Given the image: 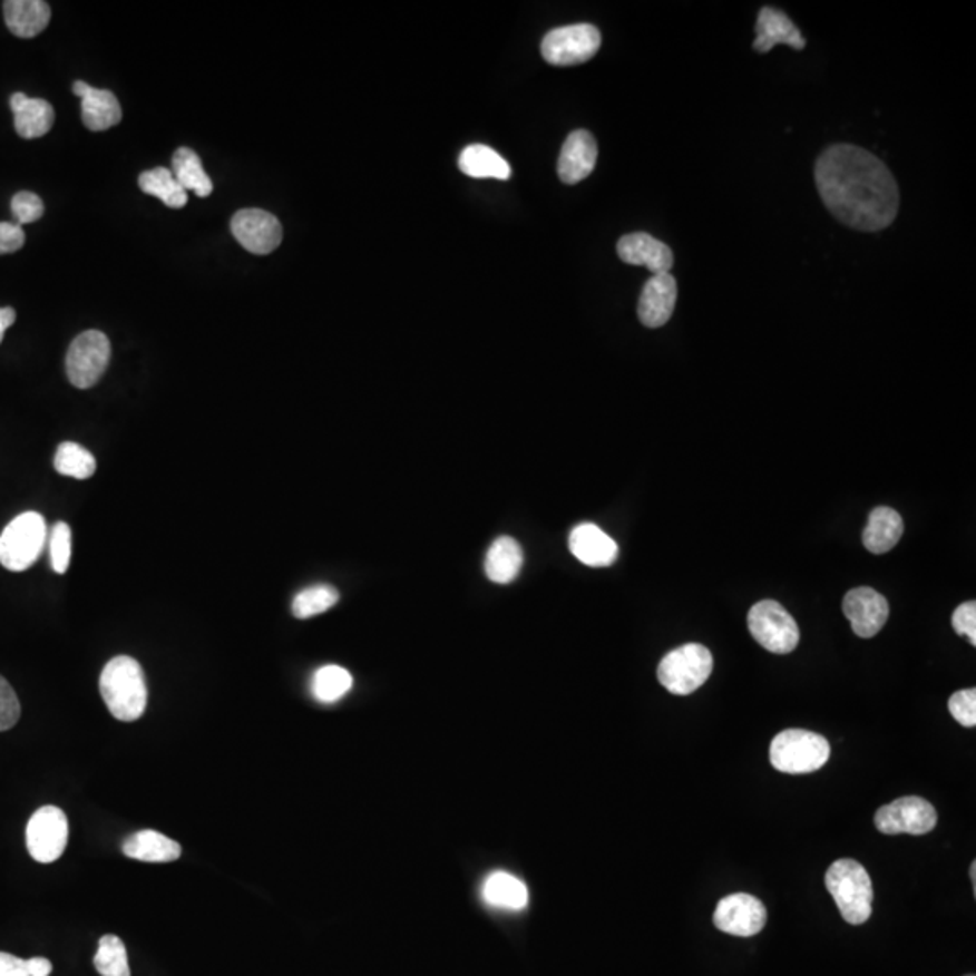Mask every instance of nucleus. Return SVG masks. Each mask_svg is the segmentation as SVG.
Returning <instances> with one entry per match:
<instances>
[{"mask_svg": "<svg viewBox=\"0 0 976 976\" xmlns=\"http://www.w3.org/2000/svg\"><path fill=\"white\" fill-rule=\"evenodd\" d=\"M816 185L828 211L853 231L879 232L899 212V187L876 154L832 145L816 163Z\"/></svg>", "mask_w": 976, "mask_h": 976, "instance_id": "nucleus-1", "label": "nucleus"}, {"mask_svg": "<svg viewBox=\"0 0 976 976\" xmlns=\"http://www.w3.org/2000/svg\"><path fill=\"white\" fill-rule=\"evenodd\" d=\"M100 693L116 720L136 722L149 700L144 667L133 656H115L101 671Z\"/></svg>", "mask_w": 976, "mask_h": 976, "instance_id": "nucleus-2", "label": "nucleus"}, {"mask_svg": "<svg viewBox=\"0 0 976 976\" xmlns=\"http://www.w3.org/2000/svg\"><path fill=\"white\" fill-rule=\"evenodd\" d=\"M824 885L832 895L842 919L852 926H861L871 917L873 886L861 862L839 859L828 868Z\"/></svg>", "mask_w": 976, "mask_h": 976, "instance_id": "nucleus-3", "label": "nucleus"}, {"mask_svg": "<svg viewBox=\"0 0 976 976\" xmlns=\"http://www.w3.org/2000/svg\"><path fill=\"white\" fill-rule=\"evenodd\" d=\"M772 767L785 774H810L827 765L830 743L827 738L803 729H787L772 740Z\"/></svg>", "mask_w": 976, "mask_h": 976, "instance_id": "nucleus-4", "label": "nucleus"}, {"mask_svg": "<svg viewBox=\"0 0 976 976\" xmlns=\"http://www.w3.org/2000/svg\"><path fill=\"white\" fill-rule=\"evenodd\" d=\"M48 536V525L39 513L14 517L0 536V565L10 572L31 568L42 554Z\"/></svg>", "mask_w": 976, "mask_h": 976, "instance_id": "nucleus-5", "label": "nucleus"}, {"mask_svg": "<svg viewBox=\"0 0 976 976\" xmlns=\"http://www.w3.org/2000/svg\"><path fill=\"white\" fill-rule=\"evenodd\" d=\"M713 673V655L702 644H685L670 651L658 665V682L670 693L687 696L700 690Z\"/></svg>", "mask_w": 976, "mask_h": 976, "instance_id": "nucleus-6", "label": "nucleus"}, {"mask_svg": "<svg viewBox=\"0 0 976 976\" xmlns=\"http://www.w3.org/2000/svg\"><path fill=\"white\" fill-rule=\"evenodd\" d=\"M746 621L754 641L775 655H789L800 644V627L794 617L775 601L754 604Z\"/></svg>", "mask_w": 976, "mask_h": 976, "instance_id": "nucleus-7", "label": "nucleus"}, {"mask_svg": "<svg viewBox=\"0 0 976 976\" xmlns=\"http://www.w3.org/2000/svg\"><path fill=\"white\" fill-rule=\"evenodd\" d=\"M601 43L603 37L595 26H563L546 33L541 42V55L550 66L569 68L592 60L601 49Z\"/></svg>", "mask_w": 976, "mask_h": 976, "instance_id": "nucleus-8", "label": "nucleus"}, {"mask_svg": "<svg viewBox=\"0 0 976 976\" xmlns=\"http://www.w3.org/2000/svg\"><path fill=\"white\" fill-rule=\"evenodd\" d=\"M69 841L68 816L62 809L46 804L31 816L26 827V847L35 861L49 865L62 857Z\"/></svg>", "mask_w": 976, "mask_h": 976, "instance_id": "nucleus-9", "label": "nucleus"}, {"mask_svg": "<svg viewBox=\"0 0 976 976\" xmlns=\"http://www.w3.org/2000/svg\"><path fill=\"white\" fill-rule=\"evenodd\" d=\"M110 360V342L98 330L84 331L72 340L66 357L69 382L78 389H89L106 373Z\"/></svg>", "mask_w": 976, "mask_h": 976, "instance_id": "nucleus-10", "label": "nucleus"}, {"mask_svg": "<svg viewBox=\"0 0 976 976\" xmlns=\"http://www.w3.org/2000/svg\"><path fill=\"white\" fill-rule=\"evenodd\" d=\"M937 819L934 804L917 796H908L877 810L876 827L886 836H897V833L924 836L937 827Z\"/></svg>", "mask_w": 976, "mask_h": 976, "instance_id": "nucleus-11", "label": "nucleus"}, {"mask_svg": "<svg viewBox=\"0 0 976 976\" xmlns=\"http://www.w3.org/2000/svg\"><path fill=\"white\" fill-rule=\"evenodd\" d=\"M713 923L723 934L754 937L765 928L767 908L754 895H728L714 909Z\"/></svg>", "mask_w": 976, "mask_h": 976, "instance_id": "nucleus-12", "label": "nucleus"}, {"mask_svg": "<svg viewBox=\"0 0 976 976\" xmlns=\"http://www.w3.org/2000/svg\"><path fill=\"white\" fill-rule=\"evenodd\" d=\"M232 234L243 248L255 255L272 254L283 241V225L261 208H244L232 217Z\"/></svg>", "mask_w": 976, "mask_h": 976, "instance_id": "nucleus-13", "label": "nucleus"}, {"mask_svg": "<svg viewBox=\"0 0 976 976\" xmlns=\"http://www.w3.org/2000/svg\"><path fill=\"white\" fill-rule=\"evenodd\" d=\"M842 612L852 624L857 637L871 638L881 632L888 621L890 606L876 589L856 588L845 595Z\"/></svg>", "mask_w": 976, "mask_h": 976, "instance_id": "nucleus-14", "label": "nucleus"}, {"mask_svg": "<svg viewBox=\"0 0 976 976\" xmlns=\"http://www.w3.org/2000/svg\"><path fill=\"white\" fill-rule=\"evenodd\" d=\"M679 286L671 273L651 275L638 299V319L646 328H662L675 312Z\"/></svg>", "mask_w": 976, "mask_h": 976, "instance_id": "nucleus-15", "label": "nucleus"}, {"mask_svg": "<svg viewBox=\"0 0 976 976\" xmlns=\"http://www.w3.org/2000/svg\"><path fill=\"white\" fill-rule=\"evenodd\" d=\"M617 254L626 264L650 270L651 275L670 273L675 263L670 246L644 232L621 237L617 243Z\"/></svg>", "mask_w": 976, "mask_h": 976, "instance_id": "nucleus-16", "label": "nucleus"}, {"mask_svg": "<svg viewBox=\"0 0 976 976\" xmlns=\"http://www.w3.org/2000/svg\"><path fill=\"white\" fill-rule=\"evenodd\" d=\"M597 141L588 130H574L566 138L557 162V174L566 185H577L594 173L597 163Z\"/></svg>", "mask_w": 976, "mask_h": 976, "instance_id": "nucleus-17", "label": "nucleus"}, {"mask_svg": "<svg viewBox=\"0 0 976 976\" xmlns=\"http://www.w3.org/2000/svg\"><path fill=\"white\" fill-rule=\"evenodd\" d=\"M568 545L575 559L592 568H606L618 557V545L615 539L594 523L577 525L569 534Z\"/></svg>", "mask_w": 976, "mask_h": 976, "instance_id": "nucleus-18", "label": "nucleus"}, {"mask_svg": "<svg viewBox=\"0 0 976 976\" xmlns=\"http://www.w3.org/2000/svg\"><path fill=\"white\" fill-rule=\"evenodd\" d=\"M72 92L81 100V120L87 129L100 133L120 124V101L113 92L96 89L81 80L75 81Z\"/></svg>", "mask_w": 976, "mask_h": 976, "instance_id": "nucleus-19", "label": "nucleus"}, {"mask_svg": "<svg viewBox=\"0 0 976 976\" xmlns=\"http://www.w3.org/2000/svg\"><path fill=\"white\" fill-rule=\"evenodd\" d=\"M775 43H787L790 48L804 49L803 35L794 22L783 11L774 8H761L757 22V40L754 49L758 53H769Z\"/></svg>", "mask_w": 976, "mask_h": 976, "instance_id": "nucleus-20", "label": "nucleus"}, {"mask_svg": "<svg viewBox=\"0 0 976 976\" xmlns=\"http://www.w3.org/2000/svg\"><path fill=\"white\" fill-rule=\"evenodd\" d=\"M10 106L14 116V130L20 138H40L48 135L53 127V106L42 98H29L25 92H14Z\"/></svg>", "mask_w": 976, "mask_h": 976, "instance_id": "nucleus-21", "label": "nucleus"}, {"mask_svg": "<svg viewBox=\"0 0 976 976\" xmlns=\"http://www.w3.org/2000/svg\"><path fill=\"white\" fill-rule=\"evenodd\" d=\"M4 19L14 37L33 39L48 28L51 8L43 0H8L4 2Z\"/></svg>", "mask_w": 976, "mask_h": 976, "instance_id": "nucleus-22", "label": "nucleus"}, {"mask_svg": "<svg viewBox=\"0 0 976 976\" xmlns=\"http://www.w3.org/2000/svg\"><path fill=\"white\" fill-rule=\"evenodd\" d=\"M905 531L902 517L895 513L894 508L879 507L871 510L867 530L862 534V545L871 554H886L895 548Z\"/></svg>", "mask_w": 976, "mask_h": 976, "instance_id": "nucleus-23", "label": "nucleus"}, {"mask_svg": "<svg viewBox=\"0 0 976 976\" xmlns=\"http://www.w3.org/2000/svg\"><path fill=\"white\" fill-rule=\"evenodd\" d=\"M124 853L144 862H173L182 857V845L156 830H139L124 842Z\"/></svg>", "mask_w": 976, "mask_h": 976, "instance_id": "nucleus-24", "label": "nucleus"}, {"mask_svg": "<svg viewBox=\"0 0 976 976\" xmlns=\"http://www.w3.org/2000/svg\"><path fill=\"white\" fill-rule=\"evenodd\" d=\"M523 566V550L513 537L502 536L488 548L485 574L496 584H510Z\"/></svg>", "mask_w": 976, "mask_h": 976, "instance_id": "nucleus-25", "label": "nucleus"}, {"mask_svg": "<svg viewBox=\"0 0 976 976\" xmlns=\"http://www.w3.org/2000/svg\"><path fill=\"white\" fill-rule=\"evenodd\" d=\"M484 899L494 908L519 909L527 908L528 888L513 873L507 871H494L487 877L484 885Z\"/></svg>", "mask_w": 976, "mask_h": 976, "instance_id": "nucleus-26", "label": "nucleus"}, {"mask_svg": "<svg viewBox=\"0 0 976 976\" xmlns=\"http://www.w3.org/2000/svg\"><path fill=\"white\" fill-rule=\"evenodd\" d=\"M458 165H460L461 173L476 177V179L494 177V179L505 182L513 174L507 159L499 156L496 150L490 149L487 145H470V147L463 149V153L460 154V159H458Z\"/></svg>", "mask_w": 976, "mask_h": 976, "instance_id": "nucleus-27", "label": "nucleus"}, {"mask_svg": "<svg viewBox=\"0 0 976 976\" xmlns=\"http://www.w3.org/2000/svg\"><path fill=\"white\" fill-rule=\"evenodd\" d=\"M173 174L185 191L196 192V196H211L214 191L212 179L203 168L202 158L187 147H182L174 154Z\"/></svg>", "mask_w": 976, "mask_h": 976, "instance_id": "nucleus-28", "label": "nucleus"}, {"mask_svg": "<svg viewBox=\"0 0 976 976\" xmlns=\"http://www.w3.org/2000/svg\"><path fill=\"white\" fill-rule=\"evenodd\" d=\"M139 188L149 194V196L158 197L165 205L170 208H183L187 205L188 194L185 188L177 183L173 170L165 167L153 168L145 170L138 179Z\"/></svg>", "mask_w": 976, "mask_h": 976, "instance_id": "nucleus-29", "label": "nucleus"}, {"mask_svg": "<svg viewBox=\"0 0 976 976\" xmlns=\"http://www.w3.org/2000/svg\"><path fill=\"white\" fill-rule=\"evenodd\" d=\"M351 687H353V676L340 665H324L313 675V696L322 704L339 702L350 693Z\"/></svg>", "mask_w": 976, "mask_h": 976, "instance_id": "nucleus-30", "label": "nucleus"}, {"mask_svg": "<svg viewBox=\"0 0 976 976\" xmlns=\"http://www.w3.org/2000/svg\"><path fill=\"white\" fill-rule=\"evenodd\" d=\"M55 469H57L58 475L69 476V478H91L96 472L95 456L86 447L78 446L75 441H64L58 446L57 455H55Z\"/></svg>", "mask_w": 976, "mask_h": 976, "instance_id": "nucleus-31", "label": "nucleus"}, {"mask_svg": "<svg viewBox=\"0 0 976 976\" xmlns=\"http://www.w3.org/2000/svg\"><path fill=\"white\" fill-rule=\"evenodd\" d=\"M92 963L101 976H130L127 948L124 940L116 935H104L100 938Z\"/></svg>", "mask_w": 976, "mask_h": 976, "instance_id": "nucleus-32", "label": "nucleus"}, {"mask_svg": "<svg viewBox=\"0 0 976 976\" xmlns=\"http://www.w3.org/2000/svg\"><path fill=\"white\" fill-rule=\"evenodd\" d=\"M339 592L333 586L328 584L312 586L302 589L301 594L293 598L292 612L297 618H312L333 608L339 603Z\"/></svg>", "mask_w": 976, "mask_h": 976, "instance_id": "nucleus-33", "label": "nucleus"}, {"mask_svg": "<svg viewBox=\"0 0 976 976\" xmlns=\"http://www.w3.org/2000/svg\"><path fill=\"white\" fill-rule=\"evenodd\" d=\"M49 556L57 574H66L71 563L72 536L68 523H57L49 531Z\"/></svg>", "mask_w": 976, "mask_h": 976, "instance_id": "nucleus-34", "label": "nucleus"}, {"mask_svg": "<svg viewBox=\"0 0 976 976\" xmlns=\"http://www.w3.org/2000/svg\"><path fill=\"white\" fill-rule=\"evenodd\" d=\"M11 214L19 225H29L43 216V203L33 192H19L11 199Z\"/></svg>", "mask_w": 976, "mask_h": 976, "instance_id": "nucleus-35", "label": "nucleus"}, {"mask_svg": "<svg viewBox=\"0 0 976 976\" xmlns=\"http://www.w3.org/2000/svg\"><path fill=\"white\" fill-rule=\"evenodd\" d=\"M949 713L964 728L976 725V691L963 690L951 694L949 699Z\"/></svg>", "mask_w": 976, "mask_h": 976, "instance_id": "nucleus-36", "label": "nucleus"}, {"mask_svg": "<svg viewBox=\"0 0 976 976\" xmlns=\"http://www.w3.org/2000/svg\"><path fill=\"white\" fill-rule=\"evenodd\" d=\"M20 719L19 696L8 680L0 676V731L13 728Z\"/></svg>", "mask_w": 976, "mask_h": 976, "instance_id": "nucleus-37", "label": "nucleus"}, {"mask_svg": "<svg viewBox=\"0 0 976 976\" xmlns=\"http://www.w3.org/2000/svg\"><path fill=\"white\" fill-rule=\"evenodd\" d=\"M951 624L958 635H963L976 646V604L973 601L960 604L953 612Z\"/></svg>", "mask_w": 976, "mask_h": 976, "instance_id": "nucleus-38", "label": "nucleus"}, {"mask_svg": "<svg viewBox=\"0 0 976 976\" xmlns=\"http://www.w3.org/2000/svg\"><path fill=\"white\" fill-rule=\"evenodd\" d=\"M26 243L22 226L14 223H0V255L19 252Z\"/></svg>", "mask_w": 976, "mask_h": 976, "instance_id": "nucleus-39", "label": "nucleus"}, {"mask_svg": "<svg viewBox=\"0 0 976 976\" xmlns=\"http://www.w3.org/2000/svg\"><path fill=\"white\" fill-rule=\"evenodd\" d=\"M0 976H29L25 958L0 951Z\"/></svg>", "mask_w": 976, "mask_h": 976, "instance_id": "nucleus-40", "label": "nucleus"}, {"mask_svg": "<svg viewBox=\"0 0 976 976\" xmlns=\"http://www.w3.org/2000/svg\"><path fill=\"white\" fill-rule=\"evenodd\" d=\"M26 964H28L29 976H49L53 972V964L49 963L48 958H28Z\"/></svg>", "mask_w": 976, "mask_h": 976, "instance_id": "nucleus-41", "label": "nucleus"}, {"mask_svg": "<svg viewBox=\"0 0 976 976\" xmlns=\"http://www.w3.org/2000/svg\"><path fill=\"white\" fill-rule=\"evenodd\" d=\"M14 321H17V313H14L13 308H0V344L4 340L6 331L13 325Z\"/></svg>", "mask_w": 976, "mask_h": 976, "instance_id": "nucleus-42", "label": "nucleus"}, {"mask_svg": "<svg viewBox=\"0 0 976 976\" xmlns=\"http://www.w3.org/2000/svg\"><path fill=\"white\" fill-rule=\"evenodd\" d=\"M969 876H972L973 890H975L976 894V862H973L972 870H969Z\"/></svg>", "mask_w": 976, "mask_h": 976, "instance_id": "nucleus-43", "label": "nucleus"}, {"mask_svg": "<svg viewBox=\"0 0 976 976\" xmlns=\"http://www.w3.org/2000/svg\"><path fill=\"white\" fill-rule=\"evenodd\" d=\"M966 976H975V975H966Z\"/></svg>", "mask_w": 976, "mask_h": 976, "instance_id": "nucleus-44", "label": "nucleus"}]
</instances>
